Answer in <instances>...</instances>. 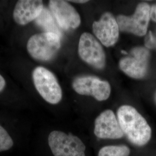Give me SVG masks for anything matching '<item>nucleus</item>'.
<instances>
[{"label":"nucleus","mask_w":156,"mask_h":156,"mask_svg":"<svg viewBox=\"0 0 156 156\" xmlns=\"http://www.w3.org/2000/svg\"><path fill=\"white\" fill-rule=\"evenodd\" d=\"M151 53L145 47L138 46L131 50L130 56L123 57L119 62L120 69L131 78L140 79L148 73Z\"/></svg>","instance_id":"obj_6"},{"label":"nucleus","mask_w":156,"mask_h":156,"mask_svg":"<svg viewBox=\"0 0 156 156\" xmlns=\"http://www.w3.org/2000/svg\"><path fill=\"white\" fill-rule=\"evenodd\" d=\"M71 2H76V3H85L88 2V1H71Z\"/></svg>","instance_id":"obj_19"},{"label":"nucleus","mask_w":156,"mask_h":156,"mask_svg":"<svg viewBox=\"0 0 156 156\" xmlns=\"http://www.w3.org/2000/svg\"><path fill=\"white\" fill-rule=\"evenodd\" d=\"M93 31L102 45L111 47L117 42L120 30L116 19L111 13L105 12L93 23Z\"/></svg>","instance_id":"obj_10"},{"label":"nucleus","mask_w":156,"mask_h":156,"mask_svg":"<svg viewBox=\"0 0 156 156\" xmlns=\"http://www.w3.org/2000/svg\"><path fill=\"white\" fill-rule=\"evenodd\" d=\"M61 37L56 34L44 32L35 34L28 39L27 49L34 59L47 62L53 59L61 48Z\"/></svg>","instance_id":"obj_2"},{"label":"nucleus","mask_w":156,"mask_h":156,"mask_svg":"<svg viewBox=\"0 0 156 156\" xmlns=\"http://www.w3.org/2000/svg\"><path fill=\"white\" fill-rule=\"evenodd\" d=\"M130 149L126 145L106 146L101 148L98 156H128Z\"/></svg>","instance_id":"obj_14"},{"label":"nucleus","mask_w":156,"mask_h":156,"mask_svg":"<svg viewBox=\"0 0 156 156\" xmlns=\"http://www.w3.org/2000/svg\"></svg>","instance_id":"obj_20"},{"label":"nucleus","mask_w":156,"mask_h":156,"mask_svg":"<svg viewBox=\"0 0 156 156\" xmlns=\"http://www.w3.org/2000/svg\"><path fill=\"white\" fill-rule=\"evenodd\" d=\"M150 17L153 22H156V4H154L151 6Z\"/></svg>","instance_id":"obj_17"},{"label":"nucleus","mask_w":156,"mask_h":156,"mask_svg":"<svg viewBox=\"0 0 156 156\" xmlns=\"http://www.w3.org/2000/svg\"><path fill=\"white\" fill-rule=\"evenodd\" d=\"M78 54L81 59L90 66L98 69L106 64V55L102 46L91 34L84 33L80 37Z\"/></svg>","instance_id":"obj_7"},{"label":"nucleus","mask_w":156,"mask_h":156,"mask_svg":"<svg viewBox=\"0 0 156 156\" xmlns=\"http://www.w3.org/2000/svg\"><path fill=\"white\" fill-rule=\"evenodd\" d=\"M145 48L147 49L156 48V37L151 31L146 35L145 38Z\"/></svg>","instance_id":"obj_16"},{"label":"nucleus","mask_w":156,"mask_h":156,"mask_svg":"<svg viewBox=\"0 0 156 156\" xmlns=\"http://www.w3.org/2000/svg\"><path fill=\"white\" fill-rule=\"evenodd\" d=\"M94 124V133L99 138L116 140L124 135L115 114L110 109L102 112L96 118Z\"/></svg>","instance_id":"obj_11"},{"label":"nucleus","mask_w":156,"mask_h":156,"mask_svg":"<svg viewBox=\"0 0 156 156\" xmlns=\"http://www.w3.org/2000/svg\"><path fill=\"white\" fill-rule=\"evenodd\" d=\"M117 120L126 137L134 145L147 144L151 137V129L147 121L135 108L123 105L118 109Z\"/></svg>","instance_id":"obj_1"},{"label":"nucleus","mask_w":156,"mask_h":156,"mask_svg":"<svg viewBox=\"0 0 156 156\" xmlns=\"http://www.w3.org/2000/svg\"><path fill=\"white\" fill-rule=\"evenodd\" d=\"M151 6L146 2L140 3L131 16L119 15L116 17L120 31L143 37L146 35L151 19Z\"/></svg>","instance_id":"obj_5"},{"label":"nucleus","mask_w":156,"mask_h":156,"mask_svg":"<svg viewBox=\"0 0 156 156\" xmlns=\"http://www.w3.org/2000/svg\"><path fill=\"white\" fill-rule=\"evenodd\" d=\"M48 143L55 156H86V146L76 136L53 131L48 136Z\"/></svg>","instance_id":"obj_4"},{"label":"nucleus","mask_w":156,"mask_h":156,"mask_svg":"<svg viewBox=\"0 0 156 156\" xmlns=\"http://www.w3.org/2000/svg\"><path fill=\"white\" fill-rule=\"evenodd\" d=\"M32 76L36 89L46 102L57 104L62 100V88L55 75L51 71L44 67H36Z\"/></svg>","instance_id":"obj_3"},{"label":"nucleus","mask_w":156,"mask_h":156,"mask_svg":"<svg viewBox=\"0 0 156 156\" xmlns=\"http://www.w3.org/2000/svg\"><path fill=\"white\" fill-rule=\"evenodd\" d=\"M43 1L40 0H20L17 2L13 17L17 24L24 26L35 20L44 9Z\"/></svg>","instance_id":"obj_12"},{"label":"nucleus","mask_w":156,"mask_h":156,"mask_svg":"<svg viewBox=\"0 0 156 156\" xmlns=\"http://www.w3.org/2000/svg\"><path fill=\"white\" fill-rule=\"evenodd\" d=\"M73 90L79 94L92 96L97 100H106L110 96L111 87L108 82L94 76H82L75 78Z\"/></svg>","instance_id":"obj_8"},{"label":"nucleus","mask_w":156,"mask_h":156,"mask_svg":"<svg viewBox=\"0 0 156 156\" xmlns=\"http://www.w3.org/2000/svg\"><path fill=\"white\" fill-rule=\"evenodd\" d=\"M35 23L46 33H52L62 37V32L57 26L56 20L51 12L47 8H44L41 13L35 20Z\"/></svg>","instance_id":"obj_13"},{"label":"nucleus","mask_w":156,"mask_h":156,"mask_svg":"<svg viewBox=\"0 0 156 156\" xmlns=\"http://www.w3.org/2000/svg\"><path fill=\"white\" fill-rule=\"evenodd\" d=\"M13 145V141L5 129L0 125V151L9 150Z\"/></svg>","instance_id":"obj_15"},{"label":"nucleus","mask_w":156,"mask_h":156,"mask_svg":"<svg viewBox=\"0 0 156 156\" xmlns=\"http://www.w3.org/2000/svg\"><path fill=\"white\" fill-rule=\"evenodd\" d=\"M49 7L58 26L62 30L75 29L80 26L81 19L79 14L67 1L51 0Z\"/></svg>","instance_id":"obj_9"},{"label":"nucleus","mask_w":156,"mask_h":156,"mask_svg":"<svg viewBox=\"0 0 156 156\" xmlns=\"http://www.w3.org/2000/svg\"><path fill=\"white\" fill-rule=\"evenodd\" d=\"M5 80L4 78L0 75V92H1L5 88Z\"/></svg>","instance_id":"obj_18"}]
</instances>
